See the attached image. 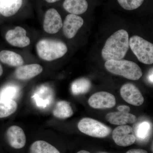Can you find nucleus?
<instances>
[{"mask_svg":"<svg viewBox=\"0 0 153 153\" xmlns=\"http://www.w3.org/2000/svg\"><path fill=\"white\" fill-rule=\"evenodd\" d=\"M129 47L128 34L124 30H118L108 39L102 51L105 60H120L123 59Z\"/></svg>","mask_w":153,"mask_h":153,"instance_id":"1","label":"nucleus"},{"mask_svg":"<svg viewBox=\"0 0 153 153\" xmlns=\"http://www.w3.org/2000/svg\"><path fill=\"white\" fill-rule=\"evenodd\" d=\"M105 67L112 74L123 76L131 80H138L143 75L140 66L129 60L123 59L107 60L105 64Z\"/></svg>","mask_w":153,"mask_h":153,"instance_id":"2","label":"nucleus"},{"mask_svg":"<svg viewBox=\"0 0 153 153\" xmlns=\"http://www.w3.org/2000/svg\"><path fill=\"white\" fill-rule=\"evenodd\" d=\"M38 56L44 60L52 61L63 57L67 52L66 44L62 41L43 39L36 45Z\"/></svg>","mask_w":153,"mask_h":153,"instance_id":"3","label":"nucleus"},{"mask_svg":"<svg viewBox=\"0 0 153 153\" xmlns=\"http://www.w3.org/2000/svg\"><path fill=\"white\" fill-rule=\"evenodd\" d=\"M129 47L138 60L144 64L153 63V45L137 36H132L129 40Z\"/></svg>","mask_w":153,"mask_h":153,"instance_id":"4","label":"nucleus"},{"mask_svg":"<svg viewBox=\"0 0 153 153\" xmlns=\"http://www.w3.org/2000/svg\"><path fill=\"white\" fill-rule=\"evenodd\" d=\"M78 128L83 133L92 137L104 138L109 135L111 129L101 122L91 118H84L78 124Z\"/></svg>","mask_w":153,"mask_h":153,"instance_id":"5","label":"nucleus"},{"mask_svg":"<svg viewBox=\"0 0 153 153\" xmlns=\"http://www.w3.org/2000/svg\"><path fill=\"white\" fill-rule=\"evenodd\" d=\"M112 138L115 143L120 146H128L136 141L134 129L126 125L116 128L112 132Z\"/></svg>","mask_w":153,"mask_h":153,"instance_id":"6","label":"nucleus"},{"mask_svg":"<svg viewBox=\"0 0 153 153\" xmlns=\"http://www.w3.org/2000/svg\"><path fill=\"white\" fill-rule=\"evenodd\" d=\"M120 93L124 100L132 105L140 106L144 101V99L140 91L132 83L124 84L121 88Z\"/></svg>","mask_w":153,"mask_h":153,"instance_id":"7","label":"nucleus"},{"mask_svg":"<svg viewBox=\"0 0 153 153\" xmlns=\"http://www.w3.org/2000/svg\"><path fill=\"white\" fill-rule=\"evenodd\" d=\"M114 95L105 91H100L93 94L89 98V105L96 109L111 108L116 105Z\"/></svg>","mask_w":153,"mask_h":153,"instance_id":"8","label":"nucleus"},{"mask_svg":"<svg viewBox=\"0 0 153 153\" xmlns=\"http://www.w3.org/2000/svg\"><path fill=\"white\" fill-rule=\"evenodd\" d=\"M63 27V22L60 14L55 9H50L46 12L43 27L49 34H55Z\"/></svg>","mask_w":153,"mask_h":153,"instance_id":"9","label":"nucleus"},{"mask_svg":"<svg viewBox=\"0 0 153 153\" xmlns=\"http://www.w3.org/2000/svg\"><path fill=\"white\" fill-rule=\"evenodd\" d=\"M5 38L8 42L14 47L24 48L30 44V40L27 36V32L21 27H16L13 30H9Z\"/></svg>","mask_w":153,"mask_h":153,"instance_id":"10","label":"nucleus"},{"mask_svg":"<svg viewBox=\"0 0 153 153\" xmlns=\"http://www.w3.org/2000/svg\"><path fill=\"white\" fill-rule=\"evenodd\" d=\"M6 137L9 144L14 149H22L26 145V137L25 132L19 126L10 127L6 131Z\"/></svg>","mask_w":153,"mask_h":153,"instance_id":"11","label":"nucleus"},{"mask_svg":"<svg viewBox=\"0 0 153 153\" xmlns=\"http://www.w3.org/2000/svg\"><path fill=\"white\" fill-rule=\"evenodd\" d=\"M84 23L83 19L77 15L69 14L65 18L63 24V34L66 38H74Z\"/></svg>","mask_w":153,"mask_h":153,"instance_id":"12","label":"nucleus"},{"mask_svg":"<svg viewBox=\"0 0 153 153\" xmlns=\"http://www.w3.org/2000/svg\"><path fill=\"white\" fill-rule=\"evenodd\" d=\"M43 70V67L38 64L21 66L16 69L15 76L20 80H28L39 75Z\"/></svg>","mask_w":153,"mask_h":153,"instance_id":"13","label":"nucleus"},{"mask_svg":"<svg viewBox=\"0 0 153 153\" xmlns=\"http://www.w3.org/2000/svg\"><path fill=\"white\" fill-rule=\"evenodd\" d=\"M105 118L110 123L119 126L134 123L137 121V117L134 115L120 111L110 112L106 115Z\"/></svg>","mask_w":153,"mask_h":153,"instance_id":"14","label":"nucleus"},{"mask_svg":"<svg viewBox=\"0 0 153 153\" xmlns=\"http://www.w3.org/2000/svg\"><path fill=\"white\" fill-rule=\"evenodd\" d=\"M63 7L68 13L78 16L86 12L88 4L86 0H65Z\"/></svg>","mask_w":153,"mask_h":153,"instance_id":"15","label":"nucleus"},{"mask_svg":"<svg viewBox=\"0 0 153 153\" xmlns=\"http://www.w3.org/2000/svg\"><path fill=\"white\" fill-rule=\"evenodd\" d=\"M22 0H0V13L5 17L16 13L22 7Z\"/></svg>","mask_w":153,"mask_h":153,"instance_id":"16","label":"nucleus"},{"mask_svg":"<svg viewBox=\"0 0 153 153\" xmlns=\"http://www.w3.org/2000/svg\"><path fill=\"white\" fill-rule=\"evenodd\" d=\"M136 141L139 143L146 142L149 139L152 132V125L147 121L137 124L134 129Z\"/></svg>","mask_w":153,"mask_h":153,"instance_id":"17","label":"nucleus"},{"mask_svg":"<svg viewBox=\"0 0 153 153\" xmlns=\"http://www.w3.org/2000/svg\"><path fill=\"white\" fill-rule=\"evenodd\" d=\"M0 60L3 63L14 67H19L24 63L21 55L9 50H2L0 52Z\"/></svg>","mask_w":153,"mask_h":153,"instance_id":"18","label":"nucleus"},{"mask_svg":"<svg viewBox=\"0 0 153 153\" xmlns=\"http://www.w3.org/2000/svg\"><path fill=\"white\" fill-rule=\"evenodd\" d=\"M52 113L55 117L62 119L71 117L73 111L69 102L63 100L56 103Z\"/></svg>","mask_w":153,"mask_h":153,"instance_id":"19","label":"nucleus"},{"mask_svg":"<svg viewBox=\"0 0 153 153\" xmlns=\"http://www.w3.org/2000/svg\"><path fill=\"white\" fill-rule=\"evenodd\" d=\"M30 153H60L54 146L43 140L36 141L30 147Z\"/></svg>","mask_w":153,"mask_h":153,"instance_id":"20","label":"nucleus"},{"mask_svg":"<svg viewBox=\"0 0 153 153\" xmlns=\"http://www.w3.org/2000/svg\"><path fill=\"white\" fill-rule=\"evenodd\" d=\"M91 83L89 79L85 78H79L72 82L71 91L74 95H78L87 93L90 90Z\"/></svg>","mask_w":153,"mask_h":153,"instance_id":"21","label":"nucleus"},{"mask_svg":"<svg viewBox=\"0 0 153 153\" xmlns=\"http://www.w3.org/2000/svg\"><path fill=\"white\" fill-rule=\"evenodd\" d=\"M18 108V104L13 100H0V118L13 114Z\"/></svg>","mask_w":153,"mask_h":153,"instance_id":"22","label":"nucleus"},{"mask_svg":"<svg viewBox=\"0 0 153 153\" xmlns=\"http://www.w3.org/2000/svg\"><path fill=\"white\" fill-rule=\"evenodd\" d=\"M19 89L13 85H7L0 91V100H13L18 95Z\"/></svg>","mask_w":153,"mask_h":153,"instance_id":"23","label":"nucleus"},{"mask_svg":"<svg viewBox=\"0 0 153 153\" xmlns=\"http://www.w3.org/2000/svg\"><path fill=\"white\" fill-rule=\"evenodd\" d=\"M145 0H117L122 7L128 10H132L139 7Z\"/></svg>","mask_w":153,"mask_h":153,"instance_id":"24","label":"nucleus"},{"mask_svg":"<svg viewBox=\"0 0 153 153\" xmlns=\"http://www.w3.org/2000/svg\"><path fill=\"white\" fill-rule=\"evenodd\" d=\"M118 110L120 112L128 113L130 111L129 107L125 105H120L117 107Z\"/></svg>","mask_w":153,"mask_h":153,"instance_id":"25","label":"nucleus"},{"mask_svg":"<svg viewBox=\"0 0 153 153\" xmlns=\"http://www.w3.org/2000/svg\"><path fill=\"white\" fill-rule=\"evenodd\" d=\"M126 153H148L146 151L142 149H132L129 150Z\"/></svg>","mask_w":153,"mask_h":153,"instance_id":"26","label":"nucleus"},{"mask_svg":"<svg viewBox=\"0 0 153 153\" xmlns=\"http://www.w3.org/2000/svg\"><path fill=\"white\" fill-rule=\"evenodd\" d=\"M148 79L151 83H153V69L152 68V71L149 72L148 76Z\"/></svg>","mask_w":153,"mask_h":153,"instance_id":"27","label":"nucleus"},{"mask_svg":"<svg viewBox=\"0 0 153 153\" xmlns=\"http://www.w3.org/2000/svg\"><path fill=\"white\" fill-rule=\"evenodd\" d=\"M47 2L49 3H55V2H57L59 0H45Z\"/></svg>","mask_w":153,"mask_h":153,"instance_id":"28","label":"nucleus"},{"mask_svg":"<svg viewBox=\"0 0 153 153\" xmlns=\"http://www.w3.org/2000/svg\"><path fill=\"white\" fill-rule=\"evenodd\" d=\"M3 73V69L2 66L1 64H0V76L2 75Z\"/></svg>","mask_w":153,"mask_h":153,"instance_id":"29","label":"nucleus"},{"mask_svg":"<svg viewBox=\"0 0 153 153\" xmlns=\"http://www.w3.org/2000/svg\"><path fill=\"white\" fill-rule=\"evenodd\" d=\"M76 153H90L89 152H88L87 151L81 150L78 152Z\"/></svg>","mask_w":153,"mask_h":153,"instance_id":"30","label":"nucleus"},{"mask_svg":"<svg viewBox=\"0 0 153 153\" xmlns=\"http://www.w3.org/2000/svg\"><path fill=\"white\" fill-rule=\"evenodd\" d=\"M99 153H108L105 152H100Z\"/></svg>","mask_w":153,"mask_h":153,"instance_id":"31","label":"nucleus"}]
</instances>
